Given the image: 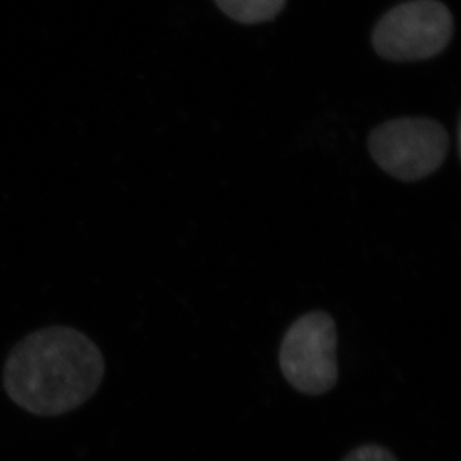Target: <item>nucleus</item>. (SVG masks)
<instances>
[{
  "label": "nucleus",
  "instance_id": "6",
  "mask_svg": "<svg viewBox=\"0 0 461 461\" xmlns=\"http://www.w3.org/2000/svg\"><path fill=\"white\" fill-rule=\"evenodd\" d=\"M342 461H399L388 449L379 445H363L354 449Z\"/></svg>",
  "mask_w": 461,
  "mask_h": 461
},
{
  "label": "nucleus",
  "instance_id": "2",
  "mask_svg": "<svg viewBox=\"0 0 461 461\" xmlns=\"http://www.w3.org/2000/svg\"><path fill=\"white\" fill-rule=\"evenodd\" d=\"M367 149L385 174L413 183L435 174L444 165L449 136L445 127L431 118H394L370 131Z\"/></svg>",
  "mask_w": 461,
  "mask_h": 461
},
{
  "label": "nucleus",
  "instance_id": "1",
  "mask_svg": "<svg viewBox=\"0 0 461 461\" xmlns=\"http://www.w3.org/2000/svg\"><path fill=\"white\" fill-rule=\"evenodd\" d=\"M104 358L74 327L51 326L20 340L4 366L9 399L38 417H59L84 405L101 387Z\"/></svg>",
  "mask_w": 461,
  "mask_h": 461
},
{
  "label": "nucleus",
  "instance_id": "4",
  "mask_svg": "<svg viewBox=\"0 0 461 461\" xmlns=\"http://www.w3.org/2000/svg\"><path fill=\"white\" fill-rule=\"evenodd\" d=\"M336 345L338 330L329 313L313 311L297 318L279 349V366L290 385L311 396L330 392L339 376Z\"/></svg>",
  "mask_w": 461,
  "mask_h": 461
},
{
  "label": "nucleus",
  "instance_id": "3",
  "mask_svg": "<svg viewBox=\"0 0 461 461\" xmlns=\"http://www.w3.org/2000/svg\"><path fill=\"white\" fill-rule=\"evenodd\" d=\"M454 17L440 0H410L379 18L372 45L392 61L426 60L438 56L453 41Z\"/></svg>",
  "mask_w": 461,
  "mask_h": 461
},
{
  "label": "nucleus",
  "instance_id": "5",
  "mask_svg": "<svg viewBox=\"0 0 461 461\" xmlns=\"http://www.w3.org/2000/svg\"><path fill=\"white\" fill-rule=\"evenodd\" d=\"M222 14L242 24L270 22L278 15L287 0H213Z\"/></svg>",
  "mask_w": 461,
  "mask_h": 461
}]
</instances>
